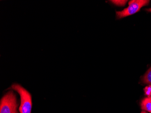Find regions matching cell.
<instances>
[{"label": "cell", "instance_id": "obj_1", "mask_svg": "<svg viewBox=\"0 0 151 113\" xmlns=\"http://www.w3.org/2000/svg\"><path fill=\"white\" fill-rule=\"evenodd\" d=\"M12 88L17 92L20 97V113H31L32 108V96L28 91L19 84L12 85Z\"/></svg>", "mask_w": 151, "mask_h": 113}, {"label": "cell", "instance_id": "obj_2", "mask_svg": "<svg viewBox=\"0 0 151 113\" xmlns=\"http://www.w3.org/2000/svg\"><path fill=\"white\" fill-rule=\"evenodd\" d=\"M18 105L16 94L13 91H9L1 99L0 113H18Z\"/></svg>", "mask_w": 151, "mask_h": 113}, {"label": "cell", "instance_id": "obj_3", "mask_svg": "<svg viewBox=\"0 0 151 113\" xmlns=\"http://www.w3.org/2000/svg\"><path fill=\"white\" fill-rule=\"evenodd\" d=\"M150 2L147 0H132L129 1L128 7L121 12H116V16L118 19L131 16L138 12L142 7L147 6Z\"/></svg>", "mask_w": 151, "mask_h": 113}, {"label": "cell", "instance_id": "obj_4", "mask_svg": "<svg viewBox=\"0 0 151 113\" xmlns=\"http://www.w3.org/2000/svg\"><path fill=\"white\" fill-rule=\"evenodd\" d=\"M141 109L151 113V96L145 98L141 103Z\"/></svg>", "mask_w": 151, "mask_h": 113}, {"label": "cell", "instance_id": "obj_5", "mask_svg": "<svg viewBox=\"0 0 151 113\" xmlns=\"http://www.w3.org/2000/svg\"><path fill=\"white\" fill-rule=\"evenodd\" d=\"M142 81L145 84L151 85V67L142 77Z\"/></svg>", "mask_w": 151, "mask_h": 113}, {"label": "cell", "instance_id": "obj_6", "mask_svg": "<svg viewBox=\"0 0 151 113\" xmlns=\"http://www.w3.org/2000/svg\"><path fill=\"white\" fill-rule=\"evenodd\" d=\"M111 1L114 4L117 5V6H125L128 1H120V0L117 1V0H115V1Z\"/></svg>", "mask_w": 151, "mask_h": 113}, {"label": "cell", "instance_id": "obj_7", "mask_svg": "<svg viewBox=\"0 0 151 113\" xmlns=\"http://www.w3.org/2000/svg\"><path fill=\"white\" fill-rule=\"evenodd\" d=\"M145 94L147 97H150L151 96V85L147 86L144 89Z\"/></svg>", "mask_w": 151, "mask_h": 113}, {"label": "cell", "instance_id": "obj_8", "mask_svg": "<svg viewBox=\"0 0 151 113\" xmlns=\"http://www.w3.org/2000/svg\"><path fill=\"white\" fill-rule=\"evenodd\" d=\"M146 11L147 12H151V8H148V9H146Z\"/></svg>", "mask_w": 151, "mask_h": 113}, {"label": "cell", "instance_id": "obj_9", "mask_svg": "<svg viewBox=\"0 0 151 113\" xmlns=\"http://www.w3.org/2000/svg\"><path fill=\"white\" fill-rule=\"evenodd\" d=\"M141 113H147V112H146V111H145V110H142V111L141 112Z\"/></svg>", "mask_w": 151, "mask_h": 113}]
</instances>
